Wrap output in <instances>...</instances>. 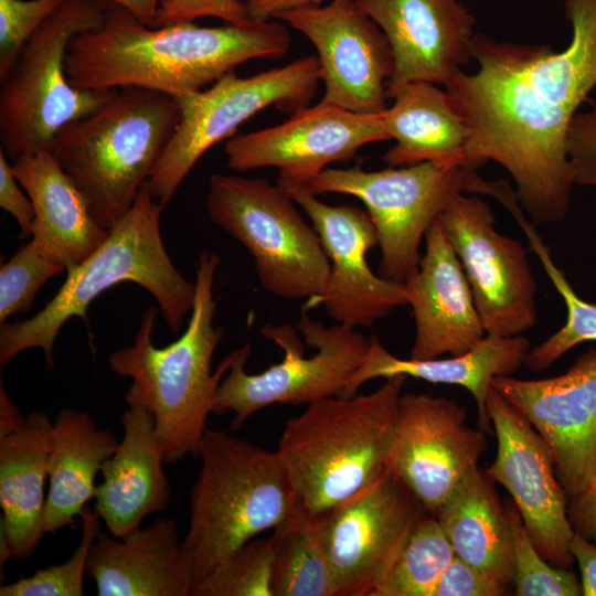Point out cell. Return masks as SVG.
I'll use <instances>...</instances> for the list:
<instances>
[{"label": "cell", "mask_w": 596, "mask_h": 596, "mask_svg": "<svg viewBox=\"0 0 596 596\" xmlns=\"http://www.w3.org/2000/svg\"><path fill=\"white\" fill-rule=\"evenodd\" d=\"M568 45L499 42L475 34L473 74L459 70L444 85L469 129L465 163L503 167L535 224L562 221L575 184L566 138L579 106L596 87V0H564Z\"/></svg>", "instance_id": "cell-1"}, {"label": "cell", "mask_w": 596, "mask_h": 596, "mask_svg": "<svg viewBox=\"0 0 596 596\" xmlns=\"http://www.w3.org/2000/svg\"><path fill=\"white\" fill-rule=\"evenodd\" d=\"M289 47L290 33L278 20L151 28L109 2L98 29L71 40L65 68L78 89L141 87L177 97L204 89L249 60L280 58Z\"/></svg>", "instance_id": "cell-2"}, {"label": "cell", "mask_w": 596, "mask_h": 596, "mask_svg": "<svg viewBox=\"0 0 596 596\" xmlns=\"http://www.w3.org/2000/svg\"><path fill=\"white\" fill-rule=\"evenodd\" d=\"M219 265L216 254H200L191 318L178 340L164 348L153 344L156 309L151 307L143 312L132 344L109 355L110 369L131 379L124 395L128 406H141L152 414L166 464L199 456L219 385L230 366L228 354L215 372L211 371L223 336V330L213 326Z\"/></svg>", "instance_id": "cell-3"}, {"label": "cell", "mask_w": 596, "mask_h": 596, "mask_svg": "<svg viewBox=\"0 0 596 596\" xmlns=\"http://www.w3.org/2000/svg\"><path fill=\"white\" fill-rule=\"evenodd\" d=\"M163 209L143 185L128 213L96 251L67 270L64 284L40 312L28 320L1 323L0 364L41 348L46 369H53V344L64 323L73 317L86 319L91 302L123 281L148 290L169 327L179 332L193 308L195 280H188L169 257L160 231Z\"/></svg>", "instance_id": "cell-4"}, {"label": "cell", "mask_w": 596, "mask_h": 596, "mask_svg": "<svg viewBox=\"0 0 596 596\" xmlns=\"http://www.w3.org/2000/svg\"><path fill=\"white\" fill-rule=\"evenodd\" d=\"M199 456L202 465L190 491L189 526L182 539L192 593L244 544L301 510L276 450L207 428Z\"/></svg>", "instance_id": "cell-5"}, {"label": "cell", "mask_w": 596, "mask_h": 596, "mask_svg": "<svg viewBox=\"0 0 596 596\" xmlns=\"http://www.w3.org/2000/svg\"><path fill=\"white\" fill-rule=\"evenodd\" d=\"M406 379L387 377L370 394L312 402L287 422L276 451L304 511L313 517L324 513L386 470Z\"/></svg>", "instance_id": "cell-6"}, {"label": "cell", "mask_w": 596, "mask_h": 596, "mask_svg": "<svg viewBox=\"0 0 596 596\" xmlns=\"http://www.w3.org/2000/svg\"><path fill=\"white\" fill-rule=\"evenodd\" d=\"M180 116L174 96L123 87L96 111L55 135L50 151L100 226L110 230L131 209L171 141Z\"/></svg>", "instance_id": "cell-7"}, {"label": "cell", "mask_w": 596, "mask_h": 596, "mask_svg": "<svg viewBox=\"0 0 596 596\" xmlns=\"http://www.w3.org/2000/svg\"><path fill=\"white\" fill-rule=\"evenodd\" d=\"M108 3L64 0L0 79V149L12 161L51 150L65 125L96 111L116 94L117 89H78L70 83L65 68L68 43L98 29Z\"/></svg>", "instance_id": "cell-8"}, {"label": "cell", "mask_w": 596, "mask_h": 596, "mask_svg": "<svg viewBox=\"0 0 596 596\" xmlns=\"http://www.w3.org/2000/svg\"><path fill=\"white\" fill-rule=\"evenodd\" d=\"M315 194L339 193L366 207L381 248L379 275L403 284L418 268L419 245L429 226L460 194L493 196L511 192L504 181H488L465 163L430 161L365 171L361 166L326 168L306 184Z\"/></svg>", "instance_id": "cell-9"}, {"label": "cell", "mask_w": 596, "mask_h": 596, "mask_svg": "<svg viewBox=\"0 0 596 596\" xmlns=\"http://www.w3.org/2000/svg\"><path fill=\"white\" fill-rule=\"evenodd\" d=\"M206 211L214 224L249 252L266 291L283 299L307 298L305 307L324 294L330 262L312 224L280 184L213 173Z\"/></svg>", "instance_id": "cell-10"}, {"label": "cell", "mask_w": 596, "mask_h": 596, "mask_svg": "<svg viewBox=\"0 0 596 596\" xmlns=\"http://www.w3.org/2000/svg\"><path fill=\"white\" fill-rule=\"evenodd\" d=\"M262 336L284 351V359L258 374L245 370L249 344L230 353L228 374L219 385L213 413L235 414L231 428L240 429L253 414L276 403L310 404L342 396L351 374L370 345L355 328L337 323L324 327L302 312L296 330L287 324H266Z\"/></svg>", "instance_id": "cell-11"}, {"label": "cell", "mask_w": 596, "mask_h": 596, "mask_svg": "<svg viewBox=\"0 0 596 596\" xmlns=\"http://www.w3.org/2000/svg\"><path fill=\"white\" fill-rule=\"evenodd\" d=\"M319 83V61L311 55L249 77L233 71L206 89L177 96L179 125L146 188L164 207L211 147L269 106L292 114L310 106Z\"/></svg>", "instance_id": "cell-12"}, {"label": "cell", "mask_w": 596, "mask_h": 596, "mask_svg": "<svg viewBox=\"0 0 596 596\" xmlns=\"http://www.w3.org/2000/svg\"><path fill=\"white\" fill-rule=\"evenodd\" d=\"M468 283L486 334L518 336L538 319V283L525 248L500 234L490 205L458 195L438 217Z\"/></svg>", "instance_id": "cell-13"}, {"label": "cell", "mask_w": 596, "mask_h": 596, "mask_svg": "<svg viewBox=\"0 0 596 596\" xmlns=\"http://www.w3.org/2000/svg\"><path fill=\"white\" fill-rule=\"evenodd\" d=\"M425 512L408 487L387 467L359 493L317 515L336 596H369Z\"/></svg>", "instance_id": "cell-14"}, {"label": "cell", "mask_w": 596, "mask_h": 596, "mask_svg": "<svg viewBox=\"0 0 596 596\" xmlns=\"http://www.w3.org/2000/svg\"><path fill=\"white\" fill-rule=\"evenodd\" d=\"M275 20L304 34L315 46L324 84L321 103L365 115L382 114L394 72L389 41L355 0L284 12Z\"/></svg>", "instance_id": "cell-15"}, {"label": "cell", "mask_w": 596, "mask_h": 596, "mask_svg": "<svg viewBox=\"0 0 596 596\" xmlns=\"http://www.w3.org/2000/svg\"><path fill=\"white\" fill-rule=\"evenodd\" d=\"M487 413L497 436V455L485 470L503 486L519 510L539 553L552 565L568 568L574 535L567 494L558 481L552 451L528 418L492 386Z\"/></svg>", "instance_id": "cell-16"}, {"label": "cell", "mask_w": 596, "mask_h": 596, "mask_svg": "<svg viewBox=\"0 0 596 596\" xmlns=\"http://www.w3.org/2000/svg\"><path fill=\"white\" fill-rule=\"evenodd\" d=\"M486 432L467 423L464 407L444 396L402 393L387 461L427 512L436 514L454 488L478 466Z\"/></svg>", "instance_id": "cell-17"}, {"label": "cell", "mask_w": 596, "mask_h": 596, "mask_svg": "<svg viewBox=\"0 0 596 596\" xmlns=\"http://www.w3.org/2000/svg\"><path fill=\"white\" fill-rule=\"evenodd\" d=\"M277 183L309 217L330 262L324 294L305 310L322 305L333 321L356 328L371 327L395 308L408 305L404 284L382 278L368 264V252L379 241L366 211L348 204L328 205L302 183Z\"/></svg>", "instance_id": "cell-18"}, {"label": "cell", "mask_w": 596, "mask_h": 596, "mask_svg": "<svg viewBox=\"0 0 596 596\" xmlns=\"http://www.w3.org/2000/svg\"><path fill=\"white\" fill-rule=\"evenodd\" d=\"M390 140L382 114L365 115L319 102L273 127L226 140L228 169L273 167L280 181L307 184L332 162L353 159L372 142Z\"/></svg>", "instance_id": "cell-19"}, {"label": "cell", "mask_w": 596, "mask_h": 596, "mask_svg": "<svg viewBox=\"0 0 596 596\" xmlns=\"http://www.w3.org/2000/svg\"><path fill=\"white\" fill-rule=\"evenodd\" d=\"M491 386L515 406L550 447L567 497L596 480V349L562 375L522 380L497 376Z\"/></svg>", "instance_id": "cell-20"}, {"label": "cell", "mask_w": 596, "mask_h": 596, "mask_svg": "<svg viewBox=\"0 0 596 596\" xmlns=\"http://www.w3.org/2000/svg\"><path fill=\"white\" fill-rule=\"evenodd\" d=\"M386 36L394 60L387 86H443L472 58L475 18L459 0H355Z\"/></svg>", "instance_id": "cell-21"}, {"label": "cell", "mask_w": 596, "mask_h": 596, "mask_svg": "<svg viewBox=\"0 0 596 596\" xmlns=\"http://www.w3.org/2000/svg\"><path fill=\"white\" fill-rule=\"evenodd\" d=\"M416 334L411 358L461 355L486 336L462 265L438 219L425 234V254L403 283Z\"/></svg>", "instance_id": "cell-22"}, {"label": "cell", "mask_w": 596, "mask_h": 596, "mask_svg": "<svg viewBox=\"0 0 596 596\" xmlns=\"http://www.w3.org/2000/svg\"><path fill=\"white\" fill-rule=\"evenodd\" d=\"M120 422L124 436L100 468L103 482L96 486L94 505L108 532L119 539L141 526L146 517L163 511L171 497L152 414L129 406Z\"/></svg>", "instance_id": "cell-23"}, {"label": "cell", "mask_w": 596, "mask_h": 596, "mask_svg": "<svg viewBox=\"0 0 596 596\" xmlns=\"http://www.w3.org/2000/svg\"><path fill=\"white\" fill-rule=\"evenodd\" d=\"M86 574L99 596H192V577L172 518H157L119 539L98 532Z\"/></svg>", "instance_id": "cell-24"}, {"label": "cell", "mask_w": 596, "mask_h": 596, "mask_svg": "<svg viewBox=\"0 0 596 596\" xmlns=\"http://www.w3.org/2000/svg\"><path fill=\"white\" fill-rule=\"evenodd\" d=\"M12 170L34 206L32 241L49 262L65 270L79 265L107 238L70 175L50 150L25 155Z\"/></svg>", "instance_id": "cell-25"}, {"label": "cell", "mask_w": 596, "mask_h": 596, "mask_svg": "<svg viewBox=\"0 0 596 596\" xmlns=\"http://www.w3.org/2000/svg\"><path fill=\"white\" fill-rule=\"evenodd\" d=\"M529 340L521 336L486 334L470 351L447 359H401L393 355L372 336L359 368L349 377L343 397L356 395L359 389L376 377L405 375L432 383L459 385L472 395L478 412L479 427L488 433L491 423L487 413V398L492 380L511 376L522 364L530 350Z\"/></svg>", "instance_id": "cell-26"}, {"label": "cell", "mask_w": 596, "mask_h": 596, "mask_svg": "<svg viewBox=\"0 0 596 596\" xmlns=\"http://www.w3.org/2000/svg\"><path fill=\"white\" fill-rule=\"evenodd\" d=\"M52 426L44 412H31L17 430L0 436L1 567L10 557H30L44 534Z\"/></svg>", "instance_id": "cell-27"}, {"label": "cell", "mask_w": 596, "mask_h": 596, "mask_svg": "<svg viewBox=\"0 0 596 596\" xmlns=\"http://www.w3.org/2000/svg\"><path fill=\"white\" fill-rule=\"evenodd\" d=\"M387 97L392 104L382 116L390 140H395L383 157L389 167L465 163L469 129L445 89L429 82H407L387 86Z\"/></svg>", "instance_id": "cell-28"}, {"label": "cell", "mask_w": 596, "mask_h": 596, "mask_svg": "<svg viewBox=\"0 0 596 596\" xmlns=\"http://www.w3.org/2000/svg\"><path fill=\"white\" fill-rule=\"evenodd\" d=\"M118 444L114 433L97 428L87 412L60 411L51 432L50 490L42 519L44 534L56 533L81 517L86 503L95 498L97 472Z\"/></svg>", "instance_id": "cell-29"}, {"label": "cell", "mask_w": 596, "mask_h": 596, "mask_svg": "<svg viewBox=\"0 0 596 596\" xmlns=\"http://www.w3.org/2000/svg\"><path fill=\"white\" fill-rule=\"evenodd\" d=\"M435 515L456 556L507 586L513 584L505 505L485 470L478 466L471 469Z\"/></svg>", "instance_id": "cell-30"}, {"label": "cell", "mask_w": 596, "mask_h": 596, "mask_svg": "<svg viewBox=\"0 0 596 596\" xmlns=\"http://www.w3.org/2000/svg\"><path fill=\"white\" fill-rule=\"evenodd\" d=\"M273 596H336L333 574L316 517L302 509L274 530Z\"/></svg>", "instance_id": "cell-31"}, {"label": "cell", "mask_w": 596, "mask_h": 596, "mask_svg": "<svg viewBox=\"0 0 596 596\" xmlns=\"http://www.w3.org/2000/svg\"><path fill=\"white\" fill-rule=\"evenodd\" d=\"M454 556L453 546L436 515L425 512L369 596H432Z\"/></svg>", "instance_id": "cell-32"}, {"label": "cell", "mask_w": 596, "mask_h": 596, "mask_svg": "<svg viewBox=\"0 0 596 596\" xmlns=\"http://www.w3.org/2000/svg\"><path fill=\"white\" fill-rule=\"evenodd\" d=\"M523 231L530 248L540 258L552 284L566 306L564 326L540 344L531 348L524 365L539 373L556 362L568 350L586 341H596V305L576 295L564 273L554 264L550 251L534 226L525 219L523 211L512 215Z\"/></svg>", "instance_id": "cell-33"}, {"label": "cell", "mask_w": 596, "mask_h": 596, "mask_svg": "<svg viewBox=\"0 0 596 596\" xmlns=\"http://www.w3.org/2000/svg\"><path fill=\"white\" fill-rule=\"evenodd\" d=\"M504 505L512 538L515 595H582V583L574 573L552 565L539 553L514 503L505 501Z\"/></svg>", "instance_id": "cell-34"}, {"label": "cell", "mask_w": 596, "mask_h": 596, "mask_svg": "<svg viewBox=\"0 0 596 596\" xmlns=\"http://www.w3.org/2000/svg\"><path fill=\"white\" fill-rule=\"evenodd\" d=\"M273 541L251 540L214 568L192 596H273Z\"/></svg>", "instance_id": "cell-35"}, {"label": "cell", "mask_w": 596, "mask_h": 596, "mask_svg": "<svg viewBox=\"0 0 596 596\" xmlns=\"http://www.w3.org/2000/svg\"><path fill=\"white\" fill-rule=\"evenodd\" d=\"M82 519V536L73 555L63 564L51 565L36 571L30 577L3 584L0 596H82L84 595V575L89 549L95 541L100 518L89 508L84 509Z\"/></svg>", "instance_id": "cell-36"}, {"label": "cell", "mask_w": 596, "mask_h": 596, "mask_svg": "<svg viewBox=\"0 0 596 596\" xmlns=\"http://www.w3.org/2000/svg\"><path fill=\"white\" fill-rule=\"evenodd\" d=\"M64 270L44 258L32 240L21 246L0 266V322L13 313L28 312L42 286Z\"/></svg>", "instance_id": "cell-37"}, {"label": "cell", "mask_w": 596, "mask_h": 596, "mask_svg": "<svg viewBox=\"0 0 596 596\" xmlns=\"http://www.w3.org/2000/svg\"><path fill=\"white\" fill-rule=\"evenodd\" d=\"M64 0H0V79L21 50Z\"/></svg>", "instance_id": "cell-38"}, {"label": "cell", "mask_w": 596, "mask_h": 596, "mask_svg": "<svg viewBox=\"0 0 596 596\" xmlns=\"http://www.w3.org/2000/svg\"><path fill=\"white\" fill-rule=\"evenodd\" d=\"M204 17L238 26L255 23L249 19L246 3L241 0H159L151 28L195 21Z\"/></svg>", "instance_id": "cell-39"}, {"label": "cell", "mask_w": 596, "mask_h": 596, "mask_svg": "<svg viewBox=\"0 0 596 596\" xmlns=\"http://www.w3.org/2000/svg\"><path fill=\"white\" fill-rule=\"evenodd\" d=\"M577 113L568 128L567 157L575 184L596 185V103Z\"/></svg>", "instance_id": "cell-40"}, {"label": "cell", "mask_w": 596, "mask_h": 596, "mask_svg": "<svg viewBox=\"0 0 596 596\" xmlns=\"http://www.w3.org/2000/svg\"><path fill=\"white\" fill-rule=\"evenodd\" d=\"M508 586L454 556L436 583L432 596H500Z\"/></svg>", "instance_id": "cell-41"}, {"label": "cell", "mask_w": 596, "mask_h": 596, "mask_svg": "<svg viewBox=\"0 0 596 596\" xmlns=\"http://www.w3.org/2000/svg\"><path fill=\"white\" fill-rule=\"evenodd\" d=\"M19 184L12 164L0 149V206L18 222L20 237L26 238L32 235L35 213L30 196L22 192Z\"/></svg>", "instance_id": "cell-42"}, {"label": "cell", "mask_w": 596, "mask_h": 596, "mask_svg": "<svg viewBox=\"0 0 596 596\" xmlns=\"http://www.w3.org/2000/svg\"><path fill=\"white\" fill-rule=\"evenodd\" d=\"M567 517L575 534L596 542V480L583 493L572 498Z\"/></svg>", "instance_id": "cell-43"}, {"label": "cell", "mask_w": 596, "mask_h": 596, "mask_svg": "<svg viewBox=\"0 0 596 596\" xmlns=\"http://www.w3.org/2000/svg\"><path fill=\"white\" fill-rule=\"evenodd\" d=\"M570 551L582 575V595L596 596V544L574 533Z\"/></svg>", "instance_id": "cell-44"}, {"label": "cell", "mask_w": 596, "mask_h": 596, "mask_svg": "<svg viewBox=\"0 0 596 596\" xmlns=\"http://www.w3.org/2000/svg\"><path fill=\"white\" fill-rule=\"evenodd\" d=\"M324 1L327 0H246L245 3L251 21L262 23L275 20L284 12L321 6Z\"/></svg>", "instance_id": "cell-45"}, {"label": "cell", "mask_w": 596, "mask_h": 596, "mask_svg": "<svg viewBox=\"0 0 596 596\" xmlns=\"http://www.w3.org/2000/svg\"><path fill=\"white\" fill-rule=\"evenodd\" d=\"M24 418L12 402L2 383L0 385V436L17 430Z\"/></svg>", "instance_id": "cell-46"}, {"label": "cell", "mask_w": 596, "mask_h": 596, "mask_svg": "<svg viewBox=\"0 0 596 596\" xmlns=\"http://www.w3.org/2000/svg\"><path fill=\"white\" fill-rule=\"evenodd\" d=\"M121 6L148 26L153 25L159 0H106Z\"/></svg>", "instance_id": "cell-47"}]
</instances>
